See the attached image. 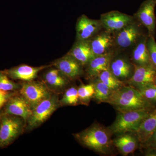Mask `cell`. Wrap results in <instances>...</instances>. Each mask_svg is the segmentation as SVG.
Masks as SVG:
<instances>
[{
	"mask_svg": "<svg viewBox=\"0 0 156 156\" xmlns=\"http://www.w3.org/2000/svg\"><path fill=\"white\" fill-rule=\"evenodd\" d=\"M26 123L22 118L3 113L0 125V148L5 147L21 134Z\"/></svg>",
	"mask_w": 156,
	"mask_h": 156,
	"instance_id": "277c9868",
	"label": "cell"
},
{
	"mask_svg": "<svg viewBox=\"0 0 156 156\" xmlns=\"http://www.w3.org/2000/svg\"><path fill=\"white\" fill-rule=\"evenodd\" d=\"M52 65L69 80L76 79L83 74V66L68 53L54 61Z\"/></svg>",
	"mask_w": 156,
	"mask_h": 156,
	"instance_id": "4fadbf2b",
	"label": "cell"
},
{
	"mask_svg": "<svg viewBox=\"0 0 156 156\" xmlns=\"http://www.w3.org/2000/svg\"><path fill=\"white\" fill-rule=\"evenodd\" d=\"M112 142L113 145L124 156L134 152L139 144L136 134L132 135L129 132L118 135Z\"/></svg>",
	"mask_w": 156,
	"mask_h": 156,
	"instance_id": "d6986e66",
	"label": "cell"
},
{
	"mask_svg": "<svg viewBox=\"0 0 156 156\" xmlns=\"http://www.w3.org/2000/svg\"><path fill=\"white\" fill-rule=\"evenodd\" d=\"M109 69L112 73L120 80L128 81L133 75L134 66L132 67V65L126 58H118L112 59Z\"/></svg>",
	"mask_w": 156,
	"mask_h": 156,
	"instance_id": "ffe728a7",
	"label": "cell"
},
{
	"mask_svg": "<svg viewBox=\"0 0 156 156\" xmlns=\"http://www.w3.org/2000/svg\"><path fill=\"white\" fill-rule=\"evenodd\" d=\"M155 110H156V109H155Z\"/></svg>",
	"mask_w": 156,
	"mask_h": 156,
	"instance_id": "e575fe53",
	"label": "cell"
},
{
	"mask_svg": "<svg viewBox=\"0 0 156 156\" xmlns=\"http://www.w3.org/2000/svg\"><path fill=\"white\" fill-rule=\"evenodd\" d=\"M98 78L112 91L116 90L125 85L123 81L120 80L112 73L109 69L101 73Z\"/></svg>",
	"mask_w": 156,
	"mask_h": 156,
	"instance_id": "cb8c5ba5",
	"label": "cell"
},
{
	"mask_svg": "<svg viewBox=\"0 0 156 156\" xmlns=\"http://www.w3.org/2000/svg\"><path fill=\"white\" fill-rule=\"evenodd\" d=\"M82 66L87 65L95 56L89 41H77L68 53Z\"/></svg>",
	"mask_w": 156,
	"mask_h": 156,
	"instance_id": "9a60e30c",
	"label": "cell"
},
{
	"mask_svg": "<svg viewBox=\"0 0 156 156\" xmlns=\"http://www.w3.org/2000/svg\"><path fill=\"white\" fill-rule=\"evenodd\" d=\"M49 66H43L39 67H33L23 64L3 71L10 79L27 82L34 80L37 76L38 74L41 71Z\"/></svg>",
	"mask_w": 156,
	"mask_h": 156,
	"instance_id": "5bb4252c",
	"label": "cell"
},
{
	"mask_svg": "<svg viewBox=\"0 0 156 156\" xmlns=\"http://www.w3.org/2000/svg\"></svg>",
	"mask_w": 156,
	"mask_h": 156,
	"instance_id": "836d02e7",
	"label": "cell"
},
{
	"mask_svg": "<svg viewBox=\"0 0 156 156\" xmlns=\"http://www.w3.org/2000/svg\"><path fill=\"white\" fill-rule=\"evenodd\" d=\"M77 89L75 87H71L65 92L63 97L59 100L60 106L66 105H76L79 103Z\"/></svg>",
	"mask_w": 156,
	"mask_h": 156,
	"instance_id": "484cf974",
	"label": "cell"
},
{
	"mask_svg": "<svg viewBox=\"0 0 156 156\" xmlns=\"http://www.w3.org/2000/svg\"><path fill=\"white\" fill-rule=\"evenodd\" d=\"M93 84L95 89L93 98L98 103H106L113 91L101 82L98 78L93 83Z\"/></svg>",
	"mask_w": 156,
	"mask_h": 156,
	"instance_id": "603a6c76",
	"label": "cell"
},
{
	"mask_svg": "<svg viewBox=\"0 0 156 156\" xmlns=\"http://www.w3.org/2000/svg\"><path fill=\"white\" fill-rule=\"evenodd\" d=\"M100 21L102 27L109 32L121 30L133 22V17L119 11H111L101 15Z\"/></svg>",
	"mask_w": 156,
	"mask_h": 156,
	"instance_id": "ba28073f",
	"label": "cell"
},
{
	"mask_svg": "<svg viewBox=\"0 0 156 156\" xmlns=\"http://www.w3.org/2000/svg\"><path fill=\"white\" fill-rule=\"evenodd\" d=\"M148 101L154 105L156 104V85L151 83L136 88Z\"/></svg>",
	"mask_w": 156,
	"mask_h": 156,
	"instance_id": "83f0119b",
	"label": "cell"
},
{
	"mask_svg": "<svg viewBox=\"0 0 156 156\" xmlns=\"http://www.w3.org/2000/svg\"><path fill=\"white\" fill-rule=\"evenodd\" d=\"M44 83L48 89L54 91H60L64 89L69 83L66 77L56 68L48 70L44 76Z\"/></svg>",
	"mask_w": 156,
	"mask_h": 156,
	"instance_id": "44dd1931",
	"label": "cell"
},
{
	"mask_svg": "<svg viewBox=\"0 0 156 156\" xmlns=\"http://www.w3.org/2000/svg\"><path fill=\"white\" fill-rule=\"evenodd\" d=\"M147 46L149 54L151 64L156 68V42L154 37L152 36H148Z\"/></svg>",
	"mask_w": 156,
	"mask_h": 156,
	"instance_id": "f1b7e54d",
	"label": "cell"
},
{
	"mask_svg": "<svg viewBox=\"0 0 156 156\" xmlns=\"http://www.w3.org/2000/svg\"><path fill=\"white\" fill-rule=\"evenodd\" d=\"M133 75L128 80V84L135 88L154 83L156 77V68L152 64L146 66L134 65Z\"/></svg>",
	"mask_w": 156,
	"mask_h": 156,
	"instance_id": "9c48e42d",
	"label": "cell"
},
{
	"mask_svg": "<svg viewBox=\"0 0 156 156\" xmlns=\"http://www.w3.org/2000/svg\"><path fill=\"white\" fill-rule=\"evenodd\" d=\"M148 37H143L136 43L132 53V59L134 65H148L151 64L149 54L147 46Z\"/></svg>",
	"mask_w": 156,
	"mask_h": 156,
	"instance_id": "7402d4cb",
	"label": "cell"
},
{
	"mask_svg": "<svg viewBox=\"0 0 156 156\" xmlns=\"http://www.w3.org/2000/svg\"><path fill=\"white\" fill-rule=\"evenodd\" d=\"M59 106L58 96L53 93L50 97L43 101L33 109L31 114L26 122V130L30 131L41 126Z\"/></svg>",
	"mask_w": 156,
	"mask_h": 156,
	"instance_id": "5b68a950",
	"label": "cell"
},
{
	"mask_svg": "<svg viewBox=\"0 0 156 156\" xmlns=\"http://www.w3.org/2000/svg\"><path fill=\"white\" fill-rule=\"evenodd\" d=\"M3 113L0 112V125H1V121H2V117Z\"/></svg>",
	"mask_w": 156,
	"mask_h": 156,
	"instance_id": "1f68e13d",
	"label": "cell"
},
{
	"mask_svg": "<svg viewBox=\"0 0 156 156\" xmlns=\"http://www.w3.org/2000/svg\"><path fill=\"white\" fill-rule=\"evenodd\" d=\"M111 135L108 128L95 124L74 136L84 146L98 153L108 154L113 145Z\"/></svg>",
	"mask_w": 156,
	"mask_h": 156,
	"instance_id": "7a4b0ae2",
	"label": "cell"
},
{
	"mask_svg": "<svg viewBox=\"0 0 156 156\" xmlns=\"http://www.w3.org/2000/svg\"><path fill=\"white\" fill-rule=\"evenodd\" d=\"M20 87V84L10 80V78L3 71H0V90L7 92H14L19 90Z\"/></svg>",
	"mask_w": 156,
	"mask_h": 156,
	"instance_id": "4316f807",
	"label": "cell"
},
{
	"mask_svg": "<svg viewBox=\"0 0 156 156\" xmlns=\"http://www.w3.org/2000/svg\"><path fill=\"white\" fill-rule=\"evenodd\" d=\"M89 43L94 56H99L108 53L112 46L113 39L111 33L105 30L89 40Z\"/></svg>",
	"mask_w": 156,
	"mask_h": 156,
	"instance_id": "e0dca14e",
	"label": "cell"
},
{
	"mask_svg": "<svg viewBox=\"0 0 156 156\" xmlns=\"http://www.w3.org/2000/svg\"><path fill=\"white\" fill-rule=\"evenodd\" d=\"M19 92L32 109L53 94L44 83L34 80L22 83Z\"/></svg>",
	"mask_w": 156,
	"mask_h": 156,
	"instance_id": "8992f818",
	"label": "cell"
},
{
	"mask_svg": "<svg viewBox=\"0 0 156 156\" xmlns=\"http://www.w3.org/2000/svg\"><path fill=\"white\" fill-rule=\"evenodd\" d=\"M100 20L90 19L86 15L79 17L76 25L77 41H89L100 30Z\"/></svg>",
	"mask_w": 156,
	"mask_h": 156,
	"instance_id": "8fae6325",
	"label": "cell"
},
{
	"mask_svg": "<svg viewBox=\"0 0 156 156\" xmlns=\"http://www.w3.org/2000/svg\"><path fill=\"white\" fill-rule=\"evenodd\" d=\"M140 147L145 150V155L156 156V131L147 142Z\"/></svg>",
	"mask_w": 156,
	"mask_h": 156,
	"instance_id": "f546056e",
	"label": "cell"
},
{
	"mask_svg": "<svg viewBox=\"0 0 156 156\" xmlns=\"http://www.w3.org/2000/svg\"><path fill=\"white\" fill-rule=\"evenodd\" d=\"M112 57L111 53L109 52L94 56L87 65V74L89 77H98L101 73L109 69Z\"/></svg>",
	"mask_w": 156,
	"mask_h": 156,
	"instance_id": "2e32d148",
	"label": "cell"
},
{
	"mask_svg": "<svg viewBox=\"0 0 156 156\" xmlns=\"http://www.w3.org/2000/svg\"><path fill=\"white\" fill-rule=\"evenodd\" d=\"M156 5V0H146L135 14V17L140 24L147 30L148 36L154 37L156 25L154 12Z\"/></svg>",
	"mask_w": 156,
	"mask_h": 156,
	"instance_id": "52a82bcc",
	"label": "cell"
},
{
	"mask_svg": "<svg viewBox=\"0 0 156 156\" xmlns=\"http://www.w3.org/2000/svg\"><path fill=\"white\" fill-rule=\"evenodd\" d=\"M151 112L146 111L119 112L115 122L108 129L111 134L117 135L128 132L135 133L143 121Z\"/></svg>",
	"mask_w": 156,
	"mask_h": 156,
	"instance_id": "3957f363",
	"label": "cell"
},
{
	"mask_svg": "<svg viewBox=\"0 0 156 156\" xmlns=\"http://www.w3.org/2000/svg\"><path fill=\"white\" fill-rule=\"evenodd\" d=\"M16 94L14 92H7L0 90V109L5 106L10 98Z\"/></svg>",
	"mask_w": 156,
	"mask_h": 156,
	"instance_id": "4dcf8cb0",
	"label": "cell"
},
{
	"mask_svg": "<svg viewBox=\"0 0 156 156\" xmlns=\"http://www.w3.org/2000/svg\"><path fill=\"white\" fill-rule=\"evenodd\" d=\"M116 43L121 48H127L136 44L142 37L139 26L134 21L117 32Z\"/></svg>",
	"mask_w": 156,
	"mask_h": 156,
	"instance_id": "30bf717a",
	"label": "cell"
},
{
	"mask_svg": "<svg viewBox=\"0 0 156 156\" xmlns=\"http://www.w3.org/2000/svg\"><path fill=\"white\" fill-rule=\"evenodd\" d=\"M156 131V110L154 109L143 121L135 133L140 145L147 142Z\"/></svg>",
	"mask_w": 156,
	"mask_h": 156,
	"instance_id": "ac0fdd59",
	"label": "cell"
},
{
	"mask_svg": "<svg viewBox=\"0 0 156 156\" xmlns=\"http://www.w3.org/2000/svg\"><path fill=\"white\" fill-rule=\"evenodd\" d=\"M154 83L156 85V77L155 78V80Z\"/></svg>",
	"mask_w": 156,
	"mask_h": 156,
	"instance_id": "d6a6232c",
	"label": "cell"
},
{
	"mask_svg": "<svg viewBox=\"0 0 156 156\" xmlns=\"http://www.w3.org/2000/svg\"><path fill=\"white\" fill-rule=\"evenodd\" d=\"M77 90L80 102L85 105H88L95 93L93 83L83 84L78 88Z\"/></svg>",
	"mask_w": 156,
	"mask_h": 156,
	"instance_id": "d4e9b609",
	"label": "cell"
},
{
	"mask_svg": "<svg viewBox=\"0 0 156 156\" xmlns=\"http://www.w3.org/2000/svg\"><path fill=\"white\" fill-rule=\"evenodd\" d=\"M32 112V109L25 99L20 94H15L6 104L3 113L21 117L26 123Z\"/></svg>",
	"mask_w": 156,
	"mask_h": 156,
	"instance_id": "7c38bea8",
	"label": "cell"
},
{
	"mask_svg": "<svg viewBox=\"0 0 156 156\" xmlns=\"http://www.w3.org/2000/svg\"><path fill=\"white\" fill-rule=\"evenodd\" d=\"M106 103L120 112L154 110V105L145 99L139 90L132 86H122L113 91Z\"/></svg>",
	"mask_w": 156,
	"mask_h": 156,
	"instance_id": "6da1fadb",
	"label": "cell"
}]
</instances>
